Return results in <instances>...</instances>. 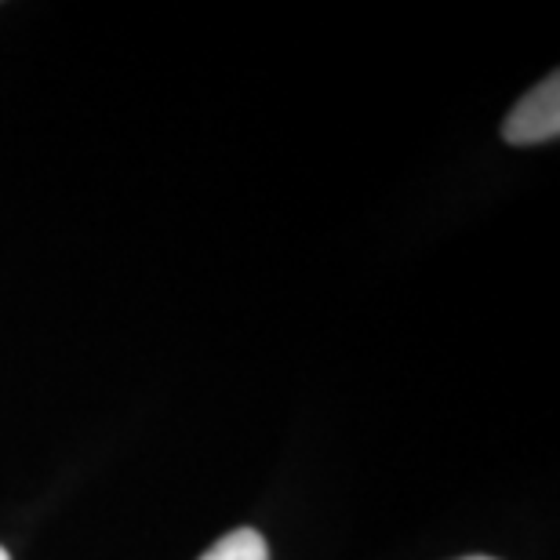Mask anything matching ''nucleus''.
<instances>
[{
    "mask_svg": "<svg viewBox=\"0 0 560 560\" xmlns=\"http://www.w3.org/2000/svg\"><path fill=\"white\" fill-rule=\"evenodd\" d=\"M557 136H560V77L550 73L510 109L506 125H502V139L510 145H539V142H553Z\"/></svg>",
    "mask_w": 560,
    "mask_h": 560,
    "instance_id": "nucleus-1",
    "label": "nucleus"
},
{
    "mask_svg": "<svg viewBox=\"0 0 560 560\" xmlns=\"http://www.w3.org/2000/svg\"><path fill=\"white\" fill-rule=\"evenodd\" d=\"M200 560H270V550H266V539L255 528H237L222 535Z\"/></svg>",
    "mask_w": 560,
    "mask_h": 560,
    "instance_id": "nucleus-2",
    "label": "nucleus"
},
{
    "mask_svg": "<svg viewBox=\"0 0 560 560\" xmlns=\"http://www.w3.org/2000/svg\"><path fill=\"white\" fill-rule=\"evenodd\" d=\"M463 560H491V557H463Z\"/></svg>",
    "mask_w": 560,
    "mask_h": 560,
    "instance_id": "nucleus-3",
    "label": "nucleus"
},
{
    "mask_svg": "<svg viewBox=\"0 0 560 560\" xmlns=\"http://www.w3.org/2000/svg\"><path fill=\"white\" fill-rule=\"evenodd\" d=\"M0 560H11V557H8V550H0Z\"/></svg>",
    "mask_w": 560,
    "mask_h": 560,
    "instance_id": "nucleus-4",
    "label": "nucleus"
}]
</instances>
